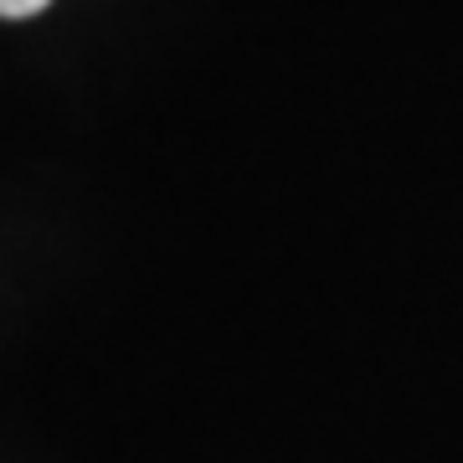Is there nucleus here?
<instances>
[{"instance_id":"f257e3e1","label":"nucleus","mask_w":463,"mask_h":463,"mask_svg":"<svg viewBox=\"0 0 463 463\" xmlns=\"http://www.w3.org/2000/svg\"><path fill=\"white\" fill-rule=\"evenodd\" d=\"M52 0H0V16L5 21H26V16H36V11H47Z\"/></svg>"}]
</instances>
